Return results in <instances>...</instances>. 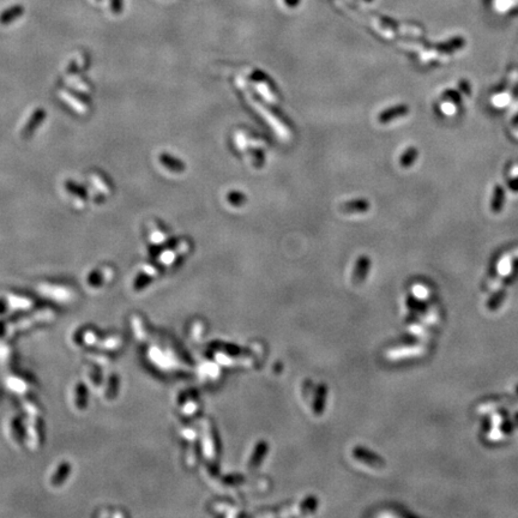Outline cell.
<instances>
[{
	"label": "cell",
	"mask_w": 518,
	"mask_h": 518,
	"mask_svg": "<svg viewBox=\"0 0 518 518\" xmlns=\"http://www.w3.org/2000/svg\"><path fill=\"white\" fill-rule=\"evenodd\" d=\"M408 113H409V107L407 105L393 106V107L386 108L383 112H380L379 116H378V121L380 124H389V122L394 121V120L398 119V118L405 117Z\"/></svg>",
	"instance_id": "1"
},
{
	"label": "cell",
	"mask_w": 518,
	"mask_h": 518,
	"mask_svg": "<svg viewBox=\"0 0 518 518\" xmlns=\"http://www.w3.org/2000/svg\"><path fill=\"white\" fill-rule=\"evenodd\" d=\"M371 204L365 198H357V199H351L341 205V210L346 214H365L367 212Z\"/></svg>",
	"instance_id": "2"
},
{
	"label": "cell",
	"mask_w": 518,
	"mask_h": 518,
	"mask_svg": "<svg viewBox=\"0 0 518 518\" xmlns=\"http://www.w3.org/2000/svg\"><path fill=\"white\" fill-rule=\"evenodd\" d=\"M44 116H46V113H44V111L42 108L36 109V111L34 112L33 117L30 118V120H29V121H28L27 126H25V127H24L23 132H22V133H23L24 138H27V137L32 136V133L36 130V127H38V126L41 124L42 120L44 119Z\"/></svg>",
	"instance_id": "3"
},
{
	"label": "cell",
	"mask_w": 518,
	"mask_h": 518,
	"mask_svg": "<svg viewBox=\"0 0 518 518\" xmlns=\"http://www.w3.org/2000/svg\"><path fill=\"white\" fill-rule=\"evenodd\" d=\"M159 162H161V163L163 164L167 169L172 170V172L180 173L185 170L184 162H181L180 159H178L176 158H173V156L168 155V154L166 153H163L159 155Z\"/></svg>",
	"instance_id": "4"
},
{
	"label": "cell",
	"mask_w": 518,
	"mask_h": 518,
	"mask_svg": "<svg viewBox=\"0 0 518 518\" xmlns=\"http://www.w3.org/2000/svg\"><path fill=\"white\" fill-rule=\"evenodd\" d=\"M23 12H24V8L23 6H21V5H15V6L7 8L6 11H4V12L0 15V23L1 24L11 23V22L15 21L16 18H18V17H21L22 15H23Z\"/></svg>",
	"instance_id": "5"
},
{
	"label": "cell",
	"mask_w": 518,
	"mask_h": 518,
	"mask_svg": "<svg viewBox=\"0 0 518 518\" xmlns=\"http://www.w3.org/2000/svg\"><path fill=\"white\" fill-rule=\"evenodd\" d=\"M419 156V151L416 148L410 147L408 149L404 150V153L402 154L401 158H399V164L402 168H409L414 164V162L416 161Z\"/></svg>",
	"instance_id": "6"
},
{
	"label": "cell",
	"mask_w": 518,
	"mask_h": 518,
	"mask_svg": "<svg viewBox=\"0 0 518 518\" xmlns=\"http://www.w3.org/2000/svg\"><path fill=\"white\" fill-rule=\"evenodd\" d=\"M227 201L234 208H240V206H243L247 203V197L241 191L233 190V191H229L227 193Z\"/></svg>",
	"instance_id": "7"
},
{
	"label": "cell",
	"mask_w": 518,
	"mask_h": 518,
	"mask_svg": "<svg viewBox=\"0 0 518 518\" xmlns=\"http://www.w3.org/2000/svg\"><path fill=\"white\" fill-rule=\"evenodd\" d=\"M368 268H369L368 257H366V256L360 257L359 260H358V264H357L355 277H357V279H362V277L366 276V274H367Z\"/></svg>",
	"instance_id": "8"
},
{
	"label": "cell",
	"mask_w": 518,
	"mask_h": 518,
	"mask_svg": "<svg viewBox=\"0 0 518 518\" xmlns=\"http://www.w3.org/2000/svg\"><path fill=\"white\" fill-rule=\"evenodd\" d=\"M251 156H252V162H253L254 167L262 168L263 166H264L265 155H264V151H263L262 149H252Z\"/></svg>",
	"instance_id": "9"
},
{
	"label": "cell",
	"mask_w": 518,
	"mask_h": 518,
	"mask_svg": "<svg viewBox=\"0 0 518 518\" xmlns=\"http://www.w3.org/2000/svg\"><path fill=\"white\" fill-rule=\"evenodd\" d=\"M66 187H69V190L71 191V193H74V195L80 196V197H84V196H85L83 187H80V185L72 184V181H69V184H66Z\"/></svg>",
	"instance_id": "10"
},
{
	"label": "cell",
	"mask_w": 518,
	"mask_h": 518,
	"mask_svg": "<svg viewBox=\"0 0 518 518\" xmlns=\"http://www.w3.org/2000/svg\"><path fill=\"white\" fill-rule=\"evenodd\" d=\"M111 7L114 13H120L122 8V1L121 0H111Z\"/></svg>",
	"instance_id": "11"
},
{
	"label": "cell",
	"mask_w": 518,
	"mask_h": 518,
	"mask_svg": "<svg viewBox=\"0 0 518 518\" xmlns=\"http://www.w3.org/2000/svg\"><path fill=\"white\" fill-rule=\"evenodd\" d=\"M99 1H100V0H99Z\"/></svg>",
	"instance_id": "12"
}]
</instances>
